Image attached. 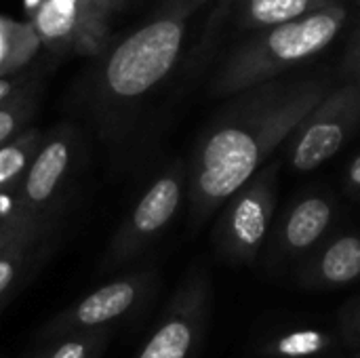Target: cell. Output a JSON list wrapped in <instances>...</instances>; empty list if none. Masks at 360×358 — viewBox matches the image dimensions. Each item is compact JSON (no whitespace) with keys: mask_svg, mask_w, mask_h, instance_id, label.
Masks as SVG:
<instances>
[{"mask_svg":"<svg viewBox=\"0 0 360 358\" xmlns=\"http://www.w3.org/2000/svg\"><path fill=\"white\" fill-rule=\"evenodd\" d=\"M329 89L323 78H274L232 95L205 129L188 167L186 194L194 230L268 162Z\"/></svg>","mask_w":360,"mask_h":358,"instance_id":"obj_1","label":"cell"},{"mask_svg":"<svg viewBox=\"0 0 360 358\" xmlns=\"http://www.w3.org/2000/svg\"><path fill=\"white\" fill-rule=\"evenodd\" d=\"M207 0H162L101 59L93 80L99 110H133L177 65L188 25Z\"/></svg>","mask_w":360,"mask_h":358,"instance_id":"obj_2","label":"cell"},{"mask_svg":"<svg viewBox=\"0 0 360 358\" xmlns=\"http://www.w3.org/2000/svg\"><path fill=\"white\" fill-rule=\"evenodd\" d=\"M346 19L348 8L335 2L300 19L257 30L224 59L211 80V95L232 97L281 78L293 65L325 51L338 38Z\"/></svg>","mask_w":360,"mask_h":358,"instance_id":"obj_3","label":"cell"},{"mask_svg":"<svg viewBox=\"0 0 360 358\" xmlns=\"http://www.w3.org/2000/svg\"><path fill=\"white\" fill-rule=\"evenodd\" d=\"M278 179L281 165L272 160L224 203L213 232L221 260L238 266L257 260L274 222Z\"/></svg>","mask_w":360,"mask_h":358,"instance_id":"obj_4","label":"cell"},{"mask_svg":"<svg viewBox=\"0 0 360 358\" xmlns=\"http://www.w3.org/2000/svg\"><path fill=\"white\" fill-rule=\"evenodd\" d=\"M188 169L175 160L160 175H156L141 192L129 215L108 243L101 270L112 272L135 262L175 219L186 194Z\"/></svg>","mask_w":360,"mask_h":358,"instance_id":"obj_5","label":"cell"},{"mask_svg":"<svg viewBox=\"0 0 360 358\" xmlns=\"http://www.w3.org/2000/svg\"><path fill=\"white\" fill-rule=\"evenodd\" d=\"M211 298L213 287L207 268L200 264L192 266L135 358L198 357L211 317Z\"/></svg>","mask_w":360,"mask_h":358,"instance_id":"obj_6","label":"cell"},{"mask_svg":"<svg viewBox=\"0 0 360 358\" xmlns=\"http://www.w3.org/2000/svg\"><path fill=\"white\" fill-rule=\"evenodd\" d=\"M360 124V84L346 80L306 114L289 135V162L295 171L308 173L331 160Z\"/></svg>","mask_w":360,"mask_h":358,"instance_id":"obj_7","label":"cell"},{"mask_svg":"<svg viewBox=\"0 0 360 358\" xmlns=\"http://www.w3.org/2000/svg\"><path fill=\"white\" fill-rule=\"evenodd\" d=\"M158 289L156 270L122 274L61 310L42 327V338L53 340L70 331H114L133 319L154 298Z\"/></svg>","mask_w":360,"mask_h":358,"instance_id":"obj_8","label":"cell"},{"mask_svg":"<svg viewBox=\"0 0 360 358\" xmlns=\"http://www.w3.org/2000/svg\"><path fill=\"white\" fill-rule=\"evenodd\" d=\"M78 133L68 122L44 135L19 190L13 211L25 217H59L63 192L78 158Z\"/></svg>","mask_w":360,"mask_h":358,"instance_id":"obj_9","label":"cell"},{"mask_svg":"<svg viewBox=\"0 0 360 358\" xmlns=\"http://www.w3.org/2000/svg\"><path fill=\"white\" fill-rule=\"evenodd\" d=\"M114 11L91 0H42L30 23L40 44L51 53H97L108 38V23Z\"/></svg>","mask_w":360,"mask_h":358,"instance_id":"obj_10","label":"cell"},{"mask_svg":"<svg viewBox=\"0 0 360 358\" xmlns=\"http://www.w3.org/2000/svg\"><path fill=\"white\" fill-rule=\"evenodd\" d=\"M335 219V200L329 194L314 192L295 200L278 222H272L266 238L264 264L278 272L308 255L331 230Z\"/></svg>","mask_w":360,"mask_h":358,"instance_id":"obj_11","label":"cell"},{"mask_svg":"<svg viewBox=\"0 0 360 358\" xmlns=\"http://www.w3.org/2000/svg\"><path fill=\"white\" fill-rule=\"evenodd\" d=\"M295 281L304 289H342L360 281V234L340 232L325 236L295 264Z\"/></svg>","mask_w":360,"mask_h":358,"instance_id":"obj_12","label":"cell"},{"mask_svg":"<svg viewBox=\"0 0 360 358\" xmlns=\"http://www.w3.org/2000/svg\"><path fill=\"white\" fill-rule=\"evenodd\" d=\"M55 222L57 219H44L34 224L0 253V308L21 289L46 257Z\"/></svg>","mask_w":360,"mask_h":358,"instance_id":"obj_13","label":"cell"},{"mask_svg":"<svg viewBox=\"0 0 360 358\" xmlns=\"http://www.w3.org/2000/svg\"><path fill=\"white\" fill-rule=\"evenodd\" d=\"M340 0H234L236 21L245 30H266L300 19Z\"/></svg>","mask_w":360,"mask_h":358,"instance_id":"obj_14","label":"cell"},{"mask_svg":"<svg viewBox=\"0 0 360 358\" xmlns=\"http://www.w3.org/2000/svg\"><path fill=\"white\" fill-rule=\"evenodd\" d=\"M34 25L0 15V76H11L27 68L40 49Z\"/></svg>","mask_w":360,"mask_h":358,"instance_id":"obj_15","label":"cell"},{"mask_svg":"<svg viewBox=\"0 0 360 358\" xmlns=\"http://www.w3.org/2000/svg\"><path fill=\"white\" fill-rule=\"evenodd\" d=\"M42 139L44 133L40 129H27L0 146V196L15 194L19 190Z\"/></svg>","mask_w":360,"mask_h":358,"instance_id":"obj_16","label":"cell"},{"mask_svg":"<svg viewBox=\"0 0 360 358\" xmlns=\"http://www.w3.org/2000/svg\"><path fill=\"white\" fill-rule=\"evenodd\" d=\"M331 346V335L321 329H293L262 344L259 354L266 358H316L329 352Z\"/></svg>","mask_w":360,"mask_h":358,"instance_id":"obj_17","label":"cell"},{"mask_svg":"<svg viewBox=\"0 0 360 358\" xmlns=\"http://www.w3.org/2000/svg\"><path fill=\"white\" fill-rule=\"evenodd\" d=\"M114 331H70L49 340L34 358H99Z\"/></svg>","mask_w":360,"mask_h":358,"instance_id":"obj_18","label":"cell"},{"mask_svg":"<svg viewBox=\"0 0 360 358\" xmlns=\"http://www.w3.org/2000/svg\"><path fill=\"white\" fill-rule=\"evenodd\" d=\"M36 110V97L32 87L17 89L6 101L0 103V146L17 137L30 122Z\"/></svg>","mask_w":360,"mask_h":358,"instance_id":"obj_19","label":"cell"},{"mask_svg":"<svg viewBox=\"0 0 360 358\" xmlns=\"http://www.w3.org/2000/svg\"><path fill=\"white\" fill-rule=\"evenodd\" d=\"M338 331L350 350H360V295L352 298L340 308Z\"/></svg>","mask_w":360,"mask_h":358,"instance_id":"obj_20","label":"cell"},{"mask_svg":"<svg viewBox=\"0 0 360 358\" xmlns=\"http://www.w3.org/2000/svg\"><path fill=\"white\" fill-rule=\"evenodd\" d=\"M44 219H57V217H25V215L15 213V211H11L8 215L0 217V253L11 243H15L25 230H30L34 224L44 222Z\"/></svg>","mask_w":360,"mask_h":358,"instance_id":"obj_21","label":"cell"},{"mask_svg":"<svg viewBox=\"0 0 360 358\" xmlns=\"http://www.w3.org/2000/svg\"><path fill=\"white\" fill-rule=\"evenodd\" d=\"M342 74L346 80H354L360 84V25L356 32L352 34L348 49H346V57L342 63Z\"/></svg>","mask_w":360,"mask_h":358,"instance_id":"obj_22","label":"cell"},{"mask_svg":"<svg viewBox=\"0 0 360 358\" xmlns=\"http://www.w3.org/2000/svg\"><path fill=\"white\" fill-rule=\"evenodd\" d=\"M346 190L350 196H354L356 200H360V154L350 162L348 171H346Z\"/></svg>","mask_w":360,"mask_h":358,"instance_id":"obj_23","label":"cell"},{"mask_svg":"<svg viewBox=\"0 0 360 358\" xmlns=\"http://www.w3.org/2000/svg\"><path fill=\"white\" fill-rule=\"evenodd\" d=\"M23 82H25L23 76H15V74H11V76H0V103L6 101L17 89H21Z\"/></svg>","mask_w":360,"mask_h":358,"instance_id":"obj_24","label":"cell"},{"mask_svg":"<svg viewBox=\"0 0 360 358\" xmlns=\"http://www.w3.org/2000/svg\"><path fill=\"white\" fill-rule=\"evenodd\" d=\"M110 2H112L114 11H118V8H122V6H124V2H127V0H110Z\"/></svg>","mask_w":360,"mask_h":358,"instance_id":"obj_25","label":"cell"},{"mask_svg":"<svg viewBox=\"0 0 360 358\" xmlns=\"http://www.w3.org/2000/svg\"><path fill=\"white\" fill-rule=\"evenodd\" d=\"M344 358H360V350H350Z\"/></svg>","mask_w":360,"mask_h":358,"instance_id":"obj_26","label":"cell"},{"mask_svg":"<svg viewBox=\"0 0 360 358\" xmlns=\"http://www.w3.org/2000/svg\"><path fill=\"white\" fill-rule=\"evenodd\" d=\"M356 2H359V4H360V0H356Z\"/></svg>","mask_w":360,"mask_h":358,"instance_id":"obj_27","label":"cell"},{"mask_svg":"<svg viewBox=\"0 0 360 358\" xmlns=\"http://www.w3.org/2000/svg\"><path fill=\"white\" fill-rule=\"evenodd\" d=\"M359 25H360V21H359Z\"/></svg>","mask_w":360,"mask_h":358,"instance_id":"obj_28","label":"cell"},{"mask_svg":"<svg viewBox=\"0 0 360 358\" xmlns=\"http://www.w3.org/2000/svg\"><path fill=\"white\" fill-rule=\"evenodd\" d=\"M359 203H360V200H359Z\"/></svg>","mask_w":360,"mask_h":358,"instance_id":"obj_29","label":"cell"}]
</instances>
